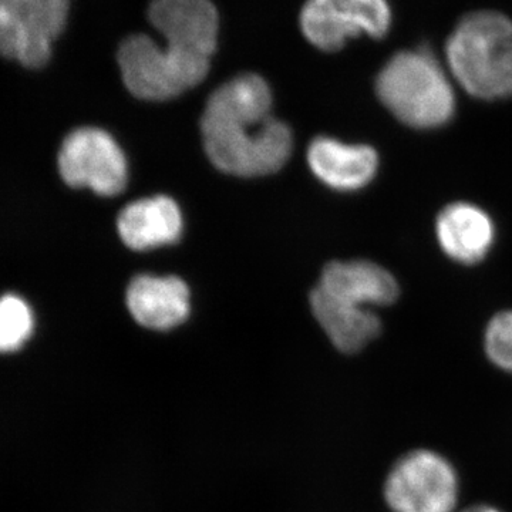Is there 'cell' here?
Returning <instances> with one entry per match:
<instances>
[{"label": "cell", "instance_id": "6da1fadb", "mask_svg": "<svg viewBox=\"0 0 512 512\" xmlns=\"http://www.w3.org/2000/svg\"><path fill=\"white\" fill-rule=\"evenodd\" d=\"M148 19L164 37H127L117 52L128 92L138 99L164 101L198 86L210 72L220 18L211 0H153Z\"/></svg>", "mask_w": 512, "mask_h": 512}, {"label": "cell", "instance_id": "7a4b0ae2", "mask_svg": "<svg viewBox=\"0 0 512 512\" xmlns=\"http://www.w3.org/2000/svg\"><path fill=\"white\" fill-rule=\"evenodd\" d=\"M271 109V89L256 74H241L211 94L201 133L205 153L218 170L249 178L284 167L292 153V133L271 116Z\"/></svg>", "mask_w": 512, "mask_h": 512}, {"label": "cell", "instance_id": "3957f363", "mask_svg": "<svg viewBox=\"0 0 512 512\" xmlns=\"http://www.w3.org/2000/svg\"><path fill=\"white\" fill-rule=\"evenodd\" d=\"M448 72L480 100L512 97V19L495 10L468 13L446 43Z\"/></svg>", "mask_w": 512, "mask_h": 512}, {"label": "cell", "instance_id": "277c9868", "mask_svg": "<svg viewBox=\"0 0 512 512\" xmlns=\"http://www.w3.org/2000/svg\"><path fill=\"white\" fill-rule=\"evenodd\" d=\"M376 94L397 120L417 130L446 126L456 113L450 76L426 47L390 57L377 74Z\"/></svg>", "mask_w": 512, "mask_h": 512}, {"label": "cell", "instance_id": "5b68a950", "mask_svg": "<svg viewBox=\"0 0 512 512\" xmlns=\"http://www.w3.org/2000/svg\"><path fill=\"white\" fill-rule=\"evenodd\" d=\"M70 0H0V56L42 69L69 18Z\"/></svg>", "mask_w": 512, "mask_h": 512}, {"label": "cell", "instance_id": "8992f818", "mask_svg": "<svg viewBox=\"0 0 512 512\" xmlns=\"http://www.w3.org/2000/svg\"><path fill=\"white\" fill-rule=\"evenodd\" d=\"M460 483L456 468L433 450H414L394 464L384 484L393 512H454Z\"/></svg>", "mask_w": 512, "mask_h": 512}, {"label": "cell", "instance_id": "52a82bcc", "mask_svg": "<svg viewBox=\"0 0 512 512\" xmlns=\"http://www.w3.org/2000/svg\"><path fill=\"white\" fill-rule=\"evenodd\" d=\"M57 167L69 187L87 188L103 197L119 195L127 187V158L117 141L101 128L80 127L67 134Z\"/></svg>", "mask_w": 512, "mask_h": 512}, {"label": "cell", "instance_id": "ba28073f", "mask_svg": "<svg viewBox=\"0 0 512 512\" xmlns=\"http://www.w3.org/2000/svg\"><path fill=\"white\" fill-rule=\"evenodd\" d=\"M303 36L323 52H336L349 39L389 35L393 23L387 0H308L299 16Z\"/></svg>", "mask_w": 512, "mask_h": 512}, {"label": "cell", "instance_id": "9c48e42d", "mask_svg": "<svg viewBox=\"0 0 512 512\" xmlns=\"http://www.w3.org/2000/svg\"><path fill=\"white\" fill-rule=\"evenodd\" d=\"M315 289L333 301L367 309L392 305L400 295L396 278L370 261L330 262Z\"/></svg>", "mask_w": 512, "mask_h": 512}, {"label": "cell", "instance_id": "30bf717a", "mask_svg": "<svg viewBox=\"0 0 512 512\" xmlns=\"http://www.w3.org/2000/svg\"><path fill=\"white\" fill-rule=\"evenodd\" d=\"M126 296L128 311L143 328L171 330L190 316V289L177 276L138 275Z\"/></svg>", "mask_w": 512, "mask_h": 512}, {"label": "cell", "instance_id": "8fae6325", "mask_svg": "<svg viewBox=\"0 0 512 512\" xmlns=\"http://www.w3.org/2000/svg\"><path fill=\"white\" fill-rule=\"evenodd\" d=\"M308 164L318 180L336 191L352 192L375 180L379 156L372 147L318 137L308 150Z\"/></svg>", "mask_w": 512, "mask_h": 512}, {"label": "cell", "instance_id": "7c38bea8", "mask_svg": "<svg viewBox=\"0 0 512 512\" xmlns=\"http://www.w3.org/2000/svg\"><path fill=\"white\" fill-rule=\"evenodd\" d=\"M183 229V212L173 198L165 195L131 202L117 220L121 241L133 251L174 244L183 235Z\"/></svg>", "mask_w": 512, "mask_h": 512}, {"label": "cell", "instance_id": "4fadbf2b", "mask_svg": "<svg viewBox=\"0 0 512 512\" xmlns=\"http://www.w3.org/2000/svg\"><path fill=\"white\" fill-rule=\"evenodd\" d=\"M436 237L444 254L454 262L478 264L493 248L494 222L477 205L456 202L437 217Z\"/></svg>", "mask_w": 512, "mask_h": 512}, {"label": "cell", "instance_id": "5bb4252c", "mask_svg": "<svg viewBox=\"0 0 512 512\" xmlns=\"http://www.w3.org/2000/svg\"><path fill=\"white\" fill-rule=\"evenodd\" d=\"M311 306L319 325L339 352H360L382 332V322L375 312L333 301L316 289L311 293Z\"/></svg>", "mask_w": 512, "mask_h": 512}, {"label": "cell", "instance_id": "9a60e30c", "mask_svg": "<svg viewBox=\"0 0 512 512\" xmlns=\"http://www.w3.org/2000/svg\"><path fill=\"white\" fill-rule=\"evenodd\" d=\"M36 319L32 306L16 293L0 296V353L22 349L35 332Z\"/></svg>", "mask_w": 512, "mask_h": 512}, {"label": "cell", "instance_id": "2e32d148", "mask_svg": "<svg viewBox=\"0 0 512 512\" xmlns=\"http://www.w3.org/2000/svg\"><path fill=\"white\" fill-rule=\"evenodd\" d=\"M484 349L493 365L512 375V311L497 313L488 322Z\"/></svg>", "mask_w": 512, "mask_h": 512}, {"label": "cell", "instance_id": "e0dca14e", "mask_svg": "<svg viewBox=\"0 0 512 512\" xmlns=\"http://www.w3.org/2000/svg\"><path fill=\"white\" fill-rule=\"evenodd\" d=\"M477 512H501L493 507H477Z\"/></svg>", "mask_w": 512, "mask_h": 512}, {"label": "cell", "instance_id": "ac0fdd59", "mask_svg": "<svg viewBox=\"0 0 512 512\" xmlns=\"http://www.w3.org/2000/svg\"><path fill=\"white\" fill-rule=\"evenodd\" d=\"M464 512H477V508H473V510H468V511H464Z\"/></svg>", "mask_w": 512, "mask_h": 512}]
</instances>
